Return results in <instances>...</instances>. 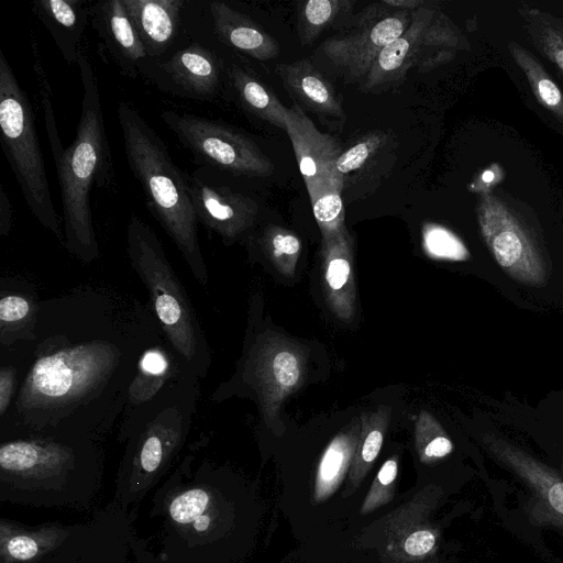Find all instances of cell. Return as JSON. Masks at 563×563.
I'll use <instances>...</instances> for the list:
<instances>
[{"label": "cell", "mask_w": 563, "mask_h": 563, "mask_svg": "<svg viewBox=\"0 0 563 563\" xmlns=\"http://www.w3.org/2000/svg\"><path fill=\"white\" fill-rule=\"evenodd\" d=\"M164 340L150 301L112 286L85 284L41 300L33 341L0 349L19 368L0 440L104 442L143 355Z\"/></svg>", "instance_id": "obj_1"}, {"label": "cell", "mask_w": 563, "mask_h": 563, "mask_svg": "<svg viewBox=\"0 0 563 563\" xmlns=\"http://www.w3.org/2000/svg\"><path fill=\"white\" fill-rule=\"evenodd\" d=\"M148 516L156 563H227L240 521L227 475L194 452L154 489Z\"/></svg>", "instance_id": "obj_2"}, {"label": "cell", "mask_w": 563, "mask_h": 563, "mask_svg": "<svg viewBox=\"0 0 563 563\" xmlns=\"http://www.w3.org/2000/svg\"><path fill=\"white\" fill-rule=\"evenodd\" d=\"M104 442L86 438L16 437L0 440V501L87 511L106 472Z\"/></svg>", "instance_id": "obj_3"}, {"label": "cell", "mask_w": 563, "mask_h": 563, "mask_svg": "<svg viewBox=\"0 0 563 563\" xmlns=\"http://www.w3.org/2000/svg\"><path fill=\"white\" fill-rule=\"evenodd\" d=\"M200 378L190 369L147 404L121 417L118 442L124 444L111 504L134 519L144 498L167 476L192 428Z\"/></svg>", "instance_id": "obj_4"}, {"label": "cell", "mask_w": 563, "mask_h": 563, "mask_svg": "<svg viewBox=\"0 0 563 563\" xmlns=\"http://www.w3.org/2000/svg\"><path fill=\"white\" fill-rule=\"evenodd\" d=\"M77 65L82 101L76 135L54 163L63 207L64 247L82 264H90L100 257L90 207L91 188H110L114 174L98 81L84 47Z\"/></svg>", "instance_id": "obj_5"}, {"label": "cell", "mask_w": 563, "mask_h": 563, "mask_svg": "<svg viewBox=\"0 0 563 563\" xmlns=\"http://www.w3.org/2000/svg\"><path fill=\"white\" fill-rule=\"evenodd\" d=\"M117 113L126 162L150 213L170 238L194 278L206 287L208 269L185 170L174 163L165 142L133 104L120 101Z\"/></svg>", "instance_id": "obj_6"}, {"label": "cell", "mask_w": 563, "mask_h": 563, "mask_svg": "<svg viewBox=\"0 0 563 563\" xmlns=\"http://www.w3.org/2000/svg\"><path fill=\"white\" fill-rule=\"evenodd\" d=\"M126 253L167 344L200 379L207 377L211 349L196 309L155 231L136 214L126 224Z\"/></svg>", "instance_id": "obj_7"}, {"label": "cell", "mask_w": 563, "mask_h": 563, "mask_svg": "<svg viewBox=\"0 0 563 563\" xmlns=\"http://www.w3.org/2000/svg\"><path fill=\"white\" fill-rule=\"evenodd\" d=\"M468 433L483 453L526 486L547 517L563 528V464L542 457L515 420L508 395L490 397L470 419Z\"/></svg>", "instance_id": "obj_8"}, {"label": "cell", "mask_w": 563, "mask_h": 563, "mask_svg": "<svg viewBox=\"0 0 563 563\" xmlns=\"http://www.w3.org/2000/svg\"><path fill=\"white\" fill-rule=\"evenodd\" d=\"M1 146L35 219L65 246L64 229L53 203L35 118L27 95L0 49Z\"/></svg>", "instance_id": "obj_9"}, {"label": "cell", "mask_w": 563, "mask_h": 563, "mask_svg": "<svg viewBox=\"0 0 563 563\" xmlns=\"http://www.w3.org/2000/svg\"><path fill=\"white\" fill-rule=\"evenodd\" d=\"M466 47L468 42L451 20L427 3L413 11L407 30L379 52L362 87L365 91L389 88L405 79L411 68L431 70Z\"/></svg>", "instance_id": "obj_10"}, {"label": "cell", "mask_w": 563, "mask_h": 563, "mask_svg": "<svg viewBox=\"0 0 563 563\" xmlns=\"http://www.w3.org/2000/svg\"><path fill=\"white\" fill-rule=\"evenodd\" d=\"M159 117L198 166L244 178L267 177L274 172L273 162L258 144L235 126L174 110H164Z\"/></svg>", "instance_id": "obj_11"}, {"label": "cell", "mask_w": 563, "mask_h": 563, "mask_svg": "<svg viewBox=\"0 0 563 563\" xmlns=\"http://www.w3.org/2000/svg\"><path fill=\"white\" fill-rule=\"evenodd\" d=\"M134 521L109 503L90 519L74 523L68 537L36 563H156Z\"/></svg>", "instance_id": "obj_12"}, {"label": "cell", "mask_w": 563, "mask_h": 563, "mask_svg": "<svg viewBox=\"0 0 563 563\" xmlns=\"http://www.w3.org/2000/svg\"><path fill=\"white\" fill-rule=\"evenodd\" d=\"M307 356L301 346L265 332L249 344L235 378L220 387L239 385L254 390L266 423L278 416L282 402L303 383Z\"/></svg>", "instance_id": "obj_13"}, {"label": "cell", "mask_w": 563, "mask_h": 563, "mask_svg": "<svg viewBox=\"0 0 563 563\" xmlns=\"http://www.w3.org/2000/svg\"><path fill=\"white\" fill-rule=\"evenodd\" d=\"M412 14L393 10L383 1L373 4L354 26L327 38L316 53L345 82L362 84L379 52L410 25Z\"/></svg>", "instance_id": "obj_14"}, {"label": "cell", "mask_w": 563, "mask_h": 563, "mask_svg": "<svg viewBox=\"0 0 563 563\" xmlns=\"http://www.w3.org/2000/svg\"><path fill=\"white\" fill-rule=\"evenodd\" d=\"M228 178V173L207 166L185 172L198 222L230 244L254 225L260 207Z\"/></svg>", "instance_id": "obj_15"}, {"label": "cell", "mask_w": 563, "mask_h": 563, "mask_svg": "<svg viewBox=\"0 0 563 563\" xmlns=\"http://www.w3.org/2000/svg\"><path fill=\"white\" fill-rule=\"evenodd\" d=\"M227 65L207 46L191 43L159 59H146L140 75L176 97L213 101L227 79Z\"/></svg>", "instance_id": "obj_16"}, {"label": "cell", "mask_w": 563, "mask_h": 563, "mask_svg": "<svg viewBox=\"0 0 563 563\" xmlns=\"http://www.w3.org/2000/svg\"><path fill=\"white\" fill-rule=\"evenodd\" d=\"M285 132L292 145L309 198L331 187L342 190L335 173L342 150L340 143L332 135L321 132L296 102L289 108Z\"/></svg>", "instance_id": "obj_17"}, {"label": "cell", "mask_w": 563, "mask_h": 563, "mask_svg": "<svg viewBox=\"0 0 563 563\" xmlns=\"http://www.w3.org/2000/svg\"><path fill=\"white\" fill-rule=\"evenodd\" d=\"M89 21L107 58L130 78L140 75L147 54L122 0L100 1L89 5Z\"/></svg>", "instance_id": "obj_18"}, {"label": "cell", "mask_w": 563, "mask_h": 563, "mask_svg": "<svg viewBox=\"0 0 563 563\" xmlns=\"http://www.w3.org/2000/svg\"><path fill=\"white\" fill-rule=\"evenodd\" d=\"M321 284L328 308L343 322L356 314L354 241L347 228L321 239Z\"/></svg>", "instance_id": "obj_19"}, {"label": "cell", "mask_w": 563, "mask_h": 563, "mask_svg": "<svg viewBox=\"0 0 563 563\" xmlns=\"http://www.w3.org/2000/svg\"><path fill=\"white\" fill-rule=\"evenodd\" d=\"M508 397L520 428L550 460L563 464V388L549 391L534 407Z\"/></svg>", "instance_id": "obj_20"}, {"label": "cell", "mask_w": 563, "mask_h": 563, "mask_svg": "<svg viewBox=\"0 0 563 563\" xmlns=\"http://www.w3.org/2000/svg\"><path fill=\"white\" fill-rule=\"evenodd\" d=\"M208 12L214 35L225 46L260 62L279 55L278 42L260 24L228 3L211 1Z\"/></svg>", "instance_id": "obj_21"}, {"label": "cell", "mask_w": 563, "mask_h": 563, "mask_svg": "<svg viewBox=\"0 0 563 563\" xmlns=\"http://www.w3.org/2000/svg\"><path fill=\"white\" fill-rule=\"evenodd\" d=\"M284 89L301 109L325 119L344 118L342 103L330 80L307 58L276 66Z\"/></svg>", "instance_id": "obj_22"}, {"label": "cell", "mask_w": 563, "mask_h": 563, "mask_svg": "<svg viewBox=\"0 0 563 563\" xmlns=\"http://www.w3.org/2000/svg\"><path fill=\"white\" fill-rule=\"evenodd\" d=\"M148 59H159L174 45L180 27L183 0H122Z\"/></svg>", "instance_id": "obj_23"}, {"label": "cell", "mask_w": 563, "mask_h": 563, "mask_svg": "<svg viewBox=\"0 0 563 563\" xmlns=\"http://www.w3.org/2000/svg\"><path fill=\"white\" fill-rule=\"evenodd\" d=\"M73 526L58 521L30 526L0 518V563H36L68 537Z\"/></svg>", "instance_id": "obj_24"}, {"label": "cell", "mask_w": 563, "mask_h": 563, "mask_svg": "<svg viewBox=\"0 0 563 563\" xmlns=\"http://www.w3.org/2000/svg\"><path fill=\"white\" fill-rule=\"evenodd\" d=\"M40 302L35 286L24 278H1L0 349L33 341Z\"/></svg>", "instance_id": "obj_25"}, {"label": "cell", "mask_w": 563, "mask_h": 563, "mask_svg": "<svg viewBox=\"0 0 563 563\" xmlns=\"http://www.w3.org/2000/svg\"><path fill=\"white\" fill-rule=\"evenodd\" d=\"M32 11L51 33L68 65L77 64L81 38L89 22V5L82 0H36Z\"/></svg>", "instance_id": "obj_26"}, {"label": "cell", "mask_w": 563, "mask_h": 563, "mask_svg": "<svg viewBox=\"0 0 563 563\" xmlns=\"http://www.w3.org/2000/svg\"><path fill=\"white\" fill-rule=\"evenodd\" d=\"M227 81L241 108L253 117L286 131L289 108L253 71L230 62Z\"/></svg>", "instance_id": "obj_27"}, {"label": "cell", "mask_w": 563, "mask_h": 563, "mask_svg": "<svg viewBox=\"0 0 563 563\" xmlns=\"http://www.w3.org/2000/svg\"><path fill=\"white\" fill-rule=\"evenodd\" d=\"M361 432V418L354 419L347 428L338 433L324 449L316 471L314 503H323L341 486L350 472Z\"/></svg>", "instance_id": "obj_28"}, {"label": "cell", "mask_w": 563, "mask_h": 563, "mask_svg": "<svg viewBox=\"0 0 563 563\" xmlns=\"http://www.w3.org/2000/svg\"><path fill=\"white\" fill-rule=\"evenodd\" d=\"M360 418L361 432L344 496L352 494L361 485L376 461L389 424L390 410L387 406H379L375 411L364 412Z\"/></svg>", "instance_id": "obj_29"}, {"label": "cell", "mask_w": 563, "mask_h": 563, "mask_svg": "<svg viewBox=\"0 0 563 563\" xmlns=\"http://www.w3.org/2000/svg\"><path fill=\"white\" fill-rule=\"evenodd\" d=\"M517 10L533 47L551 62L563 78V20L523 1Z\"/></svg>", "instance_id": "obj_30"}, {"label": "cell", "mask_w": 563, "mask_h": 563, "mask_svg": "<svg viewBox=\"0 0 563 563\" xmlns=\"http://www.w3.org/2000/svg\"><path fill=\"white\" fill-rule=\"evenodd\" d=\"M511 57L525 74L537 101L563 123V92L540 60L522 45L509 41Z\"/></svg>", "instance_id": "obj_31"}, {"label": "cell", "mask_w": 563, "mask_h": 563, "mask_svg": "<svg viewBox=\"0 0 563 563\" xmlns=\"http://www.w3.org/2000/svg\"><path fill=\"white\" fill-rule=\"evenodd\" d=\"M390 143L388 134L383 131H373L361 135L346 148H342L335 165L342 191L356 176H362L369 170L368 166H374L383 155V150Z\"/></svg>", "instance_id": "obj_32"}, {"label": "cell", "mask_w": 563, "mask_h": 563, "mask_svg": "<svg viewBox=\"0 0 563 563\" xmlns=\"http://www.w3.org/2000/svg\"><path fill=\"white\" fill-rule=\"evenodd\" d=\"M351 0H308L298 9V35L302 46L311 45L325 30L352 11Z\"/></svg>", "instance_id": "obj_33"}, {"label": "cell", "mask_w": 563, "mask_h": 563, "mask_svg": "<svg viewBox=\"0 0 563 563\" xmlns=\"http://www.w3.org/2000/svg\"><path fill=\"white\" fill-rule=\"evenodd\" d=\"M415 445L420 461L433 464L450 456L455 444L435 416L421 410L415 422Z\"/></svg>", "instance_id": "obj_34"}, {"label": "cell", "mask_w": 563, "mask_h": 563, "mask_svg": "<svg viewBox=\"0 0 563 563\" xmlns=\"http://www.w3.org/2000/svg\"><path fill=\"white\" fill-rule=\"evenodd\" d=\"M260 244L265 256L282 275H294L301 253V242L292 231L269 225L264 230Z\"/></svg>", "instance_id": "obj_35"}, {"label": "cell", "mask_w": 563, "mask_h": 563, "mask_svg": "<svg viewBox=\"0 0 563 563\" xmlns=\"http://www.w3.org/2000/svg\"><path fill=\"white\" fill-rule=\"evenodd\" d=\"M422 246L426 254L437 261L471 263L474 255L453 231L435 223L422 227Z\"/></svg>", "instance_id": "obj_36"}, {"label": "cell", "mask_w": 563, "mask_h": 563, "mask_svg": "<svg viewBox=\"0 0 563 563\" xmlns=\"http://www.w3.org/2000/svg\"><path fill=\"white\" fill-rule=\"evenodd\" d=\"M438 534L435 528L422 520L405 522L400 537L394 538L391 551L400 552L405 559H424L434 552Z\"/></svg>", "instance_id": "obj_37"}, {"label": "cell", "mask_w": 563, "mask_h": 563, "mask_svg": "<svg viewBox=\"0 0 563 563\" xmlns=\"http://www.w3.org/2000/svg\"><path fill=\"white\" fill-rule=\"evenodd\" d=\"M310 202L321 239L331 238L346 228L341 189L332 187L324 189L310 199Z\"/></svg>", "instance_id": "obj_38"}, {"label": "cell", "mask_w": 563, "mask_h": 563, "mask_svg": "<svg viewBox=\"0 0 563 563\" xmlns=\"http://www.w3.org/2000/svg\"><path fill=\"white\" fill-rule=\"evenodd\" d=\"M32 54H33V64H34V73L35 80L37 85V91L40 95V99L42 101V107L44 110L45 118V128L47 133L48 143L51 146V151L53 154L54 162L57 161L62 153L64 152L63 143L58 134V130L56 126V120L54 114L53 107V95L52 88L44 70L41 56L38 54L37 45L33 41L32 42Z\"/></svg>", "instance_id": "obj_39"}, {"label": "cell", "mask_w": 563, "mask_h": 563, "mask_svg": "<svg viewBox=\"0 0 563 563\" xmlns=\"http://www.w3.org/2000/svg\"><path fill=\"white\" fill-rule=\"evenodd\" d=\"M398 474V457L390 456L378 470L372 486L364 498L360 512L367 515L388 504L394 498Z\"/></svg>", "instance_id": "obj_40"}, {"label": "cell", "mask_w": 563, "mask_h": 563, "mask_svg": "<svg viewBox=\"0 0 563 563\" xmlns=\"http://www.w3.org/2000/svg\"><path fill=\"white\" fill-rule=\"evenodd\" d=\"M19 382V368L14 361L0 353V418L12 406Z\"/></svg>", "instance_id": "obj_41"}, {"label": "cell", "mask_w": 563, "mask_h": 563, "mask_svg": "<svg viewBox=\"0 0 563 563\" xmlns=\"http://www.w3.org/2000/svg\"><path fill=\"white\" fill-rule=\"evenodd\" d=\"M12 228V206L3 185H0V235L7 236Z\"/></svg>", "instance_id": "obj_42"}, {"label": "cell", "mask_w": 563, "mask_h": 563, "mask_svg": "<svg viewBox=\"0 0 563 563\" xmlns=\"http://www.w3.org/2000/svg\"><path fill=\"white\" fill-rule=\"evenodd\" d=\"M383 3L393 9L400 11H416L427 4L424 0H384Z\"/></svg>", "instance_id": "obj_43"}]
</instances>
